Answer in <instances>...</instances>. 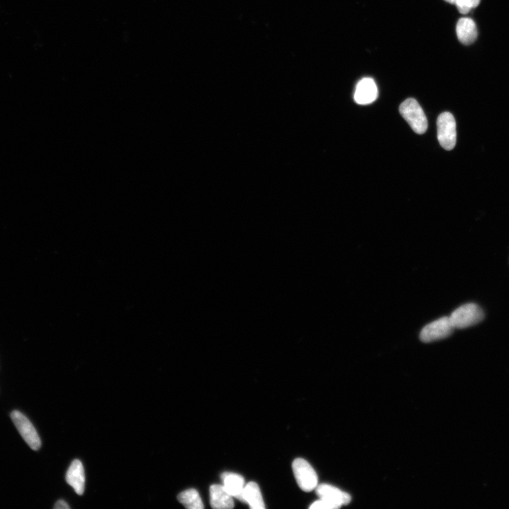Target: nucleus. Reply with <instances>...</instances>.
I'll return each mask as SVG.
<instances>
[{
	"label": "nucleus",
	"mask_w": 509,
	"mask_h": 509,
	"mask_svg": "<svg viewBox=\"0 0 509 509\" xmlns=\"http://www.w3.org/2000/svg\"><path fill=\"white\" fill-rule=\"evenodd\" d=\"M456 33L458 39L462 44L471 45L478 38L476 24L470 18H461L457 23Z\"/></svg>",
	"instance_id": "obj_10"
},
{
	"label": "nucleus",
	"mask_w": 509,
	"mask_h": 509,
	"mask_svg": "<svg viewBox=\"0 0 509 509\" xmlns=\"http://www.w3.org/2000/svg\"><path fill=\"white\" fill-rule=\"evenodd\" d=\"M400 113L415 132L422 134L428 128L425 112L415 98L406 99L400 106Z\"/></svg>",
	"instance_id": "obj_1"
},
{
	"label": "nucleus",
	"mask_w": 509,
	"mask_h": 509,
	"mask_svg": "<svg viewBox=\"0 0 509 509\" xmlns=\"http://www.w3.org/2000/svg\"><path fill=\"white\" fill-rule=\"evenodd\" d=\"M222 479L226 490L232 496L239 499L245 487L244 479L240 474L233 472H224Z\"/></svg>",
	"instance_id": "obj_13"
},
{
	"label": "nucleus",
	"mask_w": 509,
	"mask_h": 509,
	"mask_svg": "<svg viewBox=\"0 0 509 509\" xmlns=\"http://www.w3.org/2000/svg\"><path fill=\"white\" fill-rule=\"evenodd\" d=\"M292 469L297 484L303 491L309 492L317 488L318 475L308 461L296 458L293 462Z\"/></svg>",
	"instance_id": "obj_4"
},
{
	"label": "nucleus",
	"mask_w": 509,
	"mask_h": 509,
	"mask_svg": "<svg viewBox=\"0 0 509 509\" xmlns=\"http://www.w3.org/2000/svg\"><path fill=\"white\" fill-rule=\"evenodd\" d=\"M445 1L452 5H454L455 3V0H445Z\"/></svg>",
	"instance_id": "obj_18"
},
{
	"label": "nucleus",
	"mask_w": 509,
	"mask_h": 509,
	"mask_svg": "<svg viewBox=\"0 0 509 509\" xmlns=\"http://www.w3.org/2000/svg\"><path fill=\"white\" fill-rule=\"evenodd\" d=\"M481 0H455L458 12L462 15L468 14L472 9L476 8Z\"/></svg>",
	"instance_id": "obj_15"
},
{
	"label": "nucleus",
	"mask_w": 509,
	"mask_h": 509,
	"mask_svg": "<svg viewBox=\"0 0 509 509\" xmlns=\"http://www.w3.org/2000/svg\"><path fill=\"white\" fill-rule=\"evenodd\" d=\"M238 499L248 503L253 509H263L265 508L260 488L254 482H251L245 485L242 494Z\"/></svg>",
	"instance_id": "obj_12"
},
{
	"label": "nucleus",
	"mask_w": 509,
	"mask_h": 509,
	"mask_svg": "<svg viewBox=\"0 0 509 509\" xmlns=\"http://www.w3.org/2000/svg\"><path fill=\"white\" fill-rule=\"evenodd\" d=\"M66 481L79 495L83 494L85 488V474L82 462L75 460L66 474Z\"/></svg>",
	"instance_id": "obj_9"
},
{
	"label": "nucleus",
	"mask_w": 509,
	"mask_h": 509,
	"mask_svg": "<svg viewBox=\"0 0 509 509\" xmlns=\"http://www.w3.org/2000/svg\"><path fill=\"white\" fill-rule=\"evenodd\" d=\"M55 509H70L71 506L64 500H59L54 506Z\"/></svg>",
	"instance_id": "obj_17"
},
{
	"label": "nucleus",
	"mask_w": 509,
	"mask_h": 509,
	"mask_svg": "<svg viewBox=\"0 0 509 509\" xmlns=\"http://www.w3.org/2000/svg\"><path fill=\"white\" fill-rule=\"evenodd\" d=\"M178 500L188 509H202L204 505L198 492L189 489L178 495Z\"/></svg>",
	"instance_id": "obj_14"
},
{
	"label": "nucleus",
	"mask_w": 509,
	"mask_h": 509,
	"mask_svg": "<svg viewBox=\"0 0 509 509\" xmlns=\"http://www.w3.org/2000/svg\"><path fill=\"white\" fill-rule=\"evenodd\" d=\"M233 497L224 485H213L211 488V503L215 509H230L234 507Z\"/></svg>",
	"instance_id": "obj_11"
},
{
	"label": "nucleus",
	"mask_w": 509,
	"mask_h": 509,
	"mask_svg": "<svg viewBox=\"0 0 509 509\" xmlns=\"http://www.w3.org/2000/svg\"><path fill=\"white\" fill-rule=\"evenodd\" d=\"M11 418L28 447L34 451L39 450L42 447V440L30 420L19 411L12 412Z\"/></svg>",
	"instance_id": "obj_6"
},
{
	"label": "nucleus",
	"mask_w": 509,
	"mask_h": 509,
	"mask_svg": "<svg viewBox=\"0 0 509 509\" xmlns=\"http://www.w3.org/2000/svg\"><path fill=\"white\" fill-rule=\"evenodd\" d=\"M455 328L449 317L440 318L423 328L420 338L425 343H429L449 337Z\"/></svg>",
	"instance_id": "obj_5"
},
{
	"label": "nucleus",
	"mask_w": 509,
	"mask_h": 509,
	"mask_svg": "<svg viewBox=\"0 0 509 509\" xmlns=\"http://www.w3.org/2000/svg\"><path fill=\"white\" fill-rule=\"evenodd\" d=\"M437 135L440 146L445 150L450 151L455 148L457 140L456 123L451 113L445 112L438 117Z\"/></svg>",
	"instance_id": "obj_3"
},
{
	"label": "nucleus",
	"mask_w": 509,
	"mask_h": 509,
	"mask_svg": "<svg viewBox=\"0 0 509 509\" xmlns=\"http://www.w3.org/2000/svg\"><path fill=\"white\" fill-rule=\"evenodd\" d=\"M377 84L371 78H364L359 82L355 93V100L359 105L373 103L378 98Z\"/></svg>",
	"instance_id": "obj_7"
},
{
	"label": "nucleus",
	"mask_w": 509,
	"mask_h": 509,
	"mask_svg": "<svg viewBox=\"0 0 509 509\" xmlns=\"http://www.w3.org/2000/svg\"><path fill=\"white\" fill-rule=\"evenodd\" d=\"M316 494L320 499L330 502L335 508L348 505L352 499L349 494L328 484L318 485Z\"/></svg>",
	"instance_id": "obj_8"
},
{
	"label": "nucleus",
	"mask_w": 509,
	"mask_h": 509,
	"mask_svg": "<svg viewBox=\"0 0 509 509\" xmlns=\"http://www.w3.org/2000/svg\"><path fill=\"white\" fill-rule=\"evenodd\" d=\"M485 314L479 305L467 303L456 310L449 316L454 328L464 329L481 322Z\"/></svg>",
	"instance_id": "obj_2"
},
{
	"label": "nucleus",
	"mask_w": 509,
	"mask_h": 509,
	"mask_svg": "<svg viewBox=\"0 0 509 509\" xmlns=\"http://www.w3.org/2000/svg\"><path fill=\"white\" fill-rule=\"evenodd\" d=\"M310 508L312 509H335L334 506L330 502L320 499L319 500L314 502Z\"/></svg>",
	"instance_id": "obj_16"
}]
</instances>
